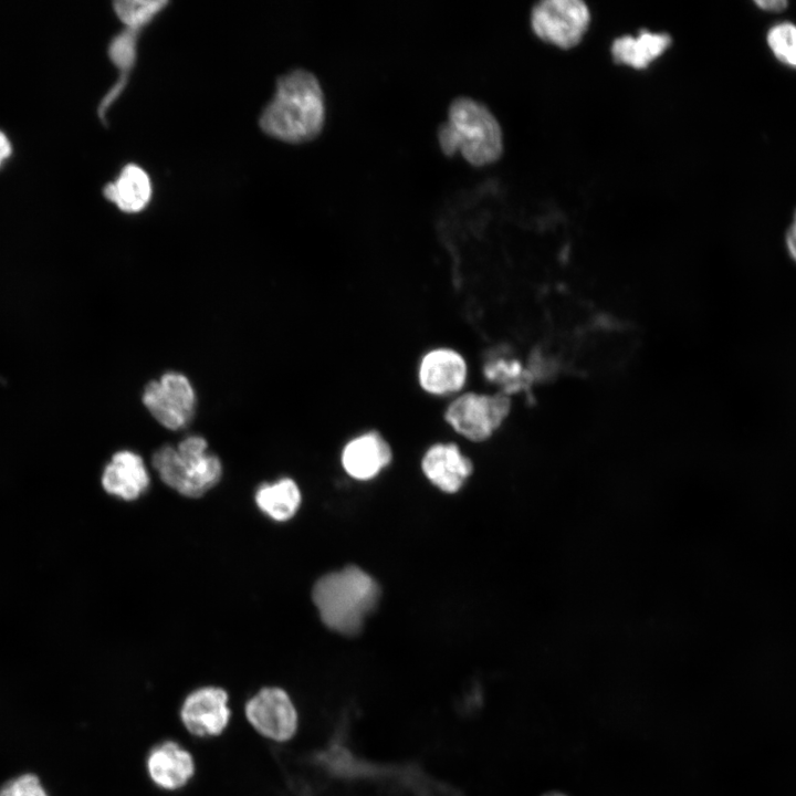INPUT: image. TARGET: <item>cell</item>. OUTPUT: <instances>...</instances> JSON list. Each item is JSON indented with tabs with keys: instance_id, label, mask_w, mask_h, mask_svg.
Returning a JSON list of instances; mask_svg holds the SVG:
<instances>
[{
	"instance_id": "cell-1",
	"label": "cell",
	"mask_w": 796,
	"mask_h": 796,
	"mask_svg": "<svg viewBox=\"0 0 796 796\" xmlns=\"http://www.w3.org/2000/svg\"><path fill=\"white\" fill-rule=\"evenodd\" d=\"M324 121V94L317 77L307 70L296 69L277 80L259 124L265 134L276 139L302 143L316 136Z\"/></svg>"
},
{
	"instance_id": "cell-2",
	"label": "cell",
	"mask_w": 796,
	"mask_h": 796,
	"mask_svg": "<svg viewBox=\"0 0 796 796\" xmlns=\"http://www.w3.org/2000/svg\"><path fill=\"white\" fill-rule=\"evenodd\" d=\"M380 596L378 584L357 566L329 573L317 580L313 600L323 622L334 631L358 633Z\"/></svg>"
},
{
	"instance_id": "cell-3",
	"label": "cell",
	"mask_w": 796,
	"mask_h": 796,
	"mask_svg": "<svg viewBox=\"0 0 796 796\" xmlns=\"http://www.w3.org/2000/svg\"><path fill=\"white\" fill-rule=\"evenodd\" d=\"M442 150H461L473 165L495 161L503 149L502 130L492 112L481 102L459 96L449 106L448 121L438 129Z\"/></svg>"
},
{
	"instance_id": "cell-4",
	"label": "cell",
	"mask_w": 796,
	"mask_h": 796,
	"mask_svg": "<svg viewBox=\"0 0 796 796\" xmlns=\"http://www.w3.org/2000/svg\"><path fill=\"white\" fill-rule=\"evenodd\" d=\"M151 463L165 484L182 495L198 498L214 486L222 474L220 459L208 452L201 436H188L177 447L159 448Z\"/></svg>"
},
{
	"instance_id": "cell-5",
	"label": "cell",
	"mask_w": 796,
	"mask_h": 796,
	"mask_svg": "<svg viewBox=\"0 0 796 796\" xmlns=\"http://www.w3.org/2000/svg\"><path fill=\"white\" fill-rule=\"evenodd\" d=\"M510 410V397L500 391L465 392L451 401L444 419L459 434L480 442L489 439L502 426Z\"/></svg>"
},
{
	"instance_id": "cell-6",
	"label": "cell",
	"mask_w": 796,
	"mask_h": 796,
	"mask_svg": "<svg viewBox=\"0 0 796 796\" xmlns=\"http://www.w3.org/2000/svg\"><path fill=\"white\" fill-rule=\"evenodd\" d=\"M142 400L159 425L176 431L192 420L197 397L184 374L167 371L145 386Z\"/></svg>"
},
{
	"instance_id": "cell-7",
	"label": "cell",
	"mask_w": 796,
	"mask_h": 796,
	"mask_svg": "<svg viewBox=\"0 0 796 796\" xmlns=\"http://www.w3.org/2000/svg\"><path fill=\"white\" fill-rule=\"evenodd\" d=\"M590 20L587 6L579 0H545L531 14L535 34L543 41L563 49L577 45Z\"/></svg>"
},
{
	"instance_id": "cell-8",
	"label": "cell",
	"mask_w": 796,
	"mask_h": 796,
	"mask_svg": "<svg viewBox=\"0 0 796 796\" xmlns=\"http://www.w3.org/2000/svg\"><path fill=\"white\" fill-rule=\"evenodd\" d=\"M244 712L254 730L272 741H289L297 730V711L281 688H262L247 701Z\"/></svg>"
},
{
	"instance_id": "cell-9",
	"label": "cell",
	"mask_w": 796,
	"mask_h": 796,
	"mask_svg": "<svg viewBox=\"0 0 796 796\" xmlns=\"http://www.w3.org/2000/svg\"><path fill=\"white\" fill-rule=\"evenodd\" d=\"M179 715L184 726L192 735L218 736L230 722L229 695L219 687L198 688L184 699Z\"/></svg>"
},
{
	"instance_id": "cell-10",
	"label": "cell",
	"mask_w": 796,
	"mask_h": 796,
	"mask_svg": "<svg viewBox=\"0 0 796 796\" xmlns=\"http://www.w3.org/2000/svg\"><path fill=\"white\" fill-rule=\"evenodd\" d=\"M468 366L460 353L447 347L431 349L420 360L418 380L434 396L458 392L467 381Z\"/></svg>"
},
{
	"instance_id": "cell-11",
	"label": "cell",
	"mask_w": 796,
	"mask_h": 796,
	"mask_svg": "<svg viewBox=\"0 0 796 796\" xmlns=\"http://www.w3.org/2000/svg\"><path fill=\"white\" fill-rule=\"evenodd\" d=\"M146 771L157 787L177 790L193 777L196 765L191 753L180 743L166 740L154 745L148 752Z\"/></svg>"
},
{
	"instance_id": "cell-12",
	"label": "cell",
	"mask_w": 796,
	"mask_h": 796,
	"mask_svg": "<svg viewBox=\"0 0 796 796\" xmlns=\"http://www.w3.org/2000/svg\"><path fill=\"white\" fill-rule=\"evenodd\" d=\"M102 485L107 493L126 501L140 496L149 485L143 458L129 450L115 452L103 471Z\"/></svg>"
},
{
	"instance_id": "cell-13",
	"label": "cell",
	"mask_w": 796,
	"mask_h": 796,
	"mask_svg": "<svg viewBox=\"0 0 796 796\" xmlns=\"http://www.w3.org/2000/svg\"><path fill=\"white\" fill-rule=\"evenodd\" d=\"M426 476L444 492H457L472 473L473 465L453 443H437L430 447L423 459Z\"/></svg>"
},
{
	"instance_id": "cell-14",
	"label": "cell",
	"mask_w": 796,
	"mask_h": 796,
	"mask_svg": "<svg viewBox=\"0 0 796 796\" xmlns=\"http://www.w3.org/2000/svg\"><path fill=\"white\" fill-rule=\"evenodd\" d=\"M391 460L388 442L375 431L352 439L343 449L342 464L345 471L357 480L377 475Z\"/></svg>"
},
{
	"instance_id": "cell-15",
	"label": "cell",
	"mask_w": 796,
	"mask_h": 796,
	"mask_svg": "<svg viewBox=\"0 0 796 796\" xmlns=\"http://www.w3.org/2000/svg\"><path fill=\"white\" fill-rule=\"evenodd\" d=\"M151 190L148 174L142 167L128 164L113 182L105 185L103 195L123 212L136 213L147 207Z\"/></svg>"
},
{
	"instance_id": "cell-16",
	"label": "cell",
	"mask_w": 796,
	"mask_h": 796,
	"mask_svg": "<svg viewBox=\"0 0 796 796\" xmlns=\"http://www.w3.org/2000/svg\"><path fill=\"white\" fill-rule=\"evenodd\" d=\"M671 43L666 33L642 31L637 38H618L611 45L614 60L633 69H646L660 56Z\"/></svg>"
},
{
	"instance_id": "cell-17",
	"label": "cell",
	"mask_w": 796,
	"mask_h": 796,
	"mask_svg": "<svg viewBox=\"0 0 796 796\" xmlns=\"http://www.w3.org/2000/svg\"><path fill=\"white\" fill-rule=\"evenodd\" d=\"M258 507L272 520H290L301 503V492L297 484L289 478L280 479L274 483L262 484L255 493Z\"/></svg>"
},
{
	"instance_id": "cell-18",
	"label": "cell",
	"mask_w": 796,
	"mask_h": 796,
	"mask_svg": "<svg viewBox=\"0 0 796 796\" xmlns=\"http://www.w3.org/2000/svg\"><path fill=\"white\" fill-rule=\"evenodd\" d=\"M483 374L489 381L499 386L500 392L510 397L525 389L532 379V371L519 359L494 356L485 362Z\"/></svg>"
},
{
	"instance_id": "cell-19",
	"label": "cell",
	"mask_w": 796,
	"mask_h": 796,
	"mask_svg": "<svg viewBox=\"0 0 796 796\" xmlns=\"http://www.w3.org/2000/svg\"><path fill=\"white\" fill-rule=\"evenodd\" d=\"M138 33V30L126 28L113 38L108 46V56L121 71V77L116 83L123 87L136 61Z\"/></svg>"
},
{
	"instance_id": "cell-20",
	"label": "cell",
	"mask_w": 796,
	"mask_h": 796,
	"mask_svg": "<svg viewBox=\"0 0 796 796\" xmlns=\"http://www.w3.org/2000/svg\"><path fill=\"white\" fill-rule=\"evenodd\" d=\"M167 4L166 1H116L114 11L126 28L140 31Z\"/></svg>"
},
{
	"instance_id": "cell-21",
	"label": "cell",
	"mask_w": 796,
	"mask_h": 796,
	"mask_svg": "<svg viewBox=\"0 0 796 796\" xmlns=\"http://www.w3.org/2000/svg\"><path fill=\"white\" fill-rule=\"evenodd\" d=\"M767 43L774 55L784 64L796 67V25L781 22L767 33Z\"/></svg>"
},
{
	"instance_id": "cell-22",
	"label": "cell",
	"mask_w": 796,
	"mask_h": 796,
	"mask_svg": "<svg viewBox=\"0 0 796 796\" xmlns=\"http://www.w3.org/2000/svg\"><path fill=\"white\" fill-rule=\"evenodd\" d=\"M0 796H48V794L38 776L23 774L8 781L0 788Z\"/></svg>"
},
{
	"instance_id": "cell-23",
	"label": "cell",
	"mask_w": 796,
	"mask_h": 796,
	"mask_svg": "<svg viewBox=\"0 0 796 796\" xmlns=\"http://www.w3.org/2000/svg\"><path fill=\"white\" fill-rule=\"evenodd\" d=\"M13 147L8 135L0 129V168H2L11 158Z\"/></svg>"
},
{
	"instance_id": "cell-24",
	"label": "cell",
	"mask_w": 796,
	"mask_h": 796,
	"mask_svg": "<svg viewBox=\"0 0 796 796\" xmlns=\"http://www.w3.org/2000/svg\"><path fill=\"white\" fill-rule=\"evenodd\" d=\"M786 245L789 255L796 262V211L794 213L793 222L786 232Z\"/></svg>"
},
{
	"instance_id": "cell-25",
	"label": "cell",
	"mask_w": 796,
	"mask_h": 796,
	"mask_svg": "<svg viewBox=\"0 0 796 796\" xmlns=\"http://www.w3.org/2000/svg\"><path fill=\"white\" fill-rule=\"evenodd\" d=\"M755 4L761 9L769 12H779L787 7V2L784 0H758Z\"/></svg>"
},
{
	"instance_id": "cell-26",
	"label": "cell",
	"mask_w": 796,
	"mask_h": 796,
	"mask_svg": "<svg viewBox=\"0 0 796 796\" xmlns=\"http://www.w3.org/2000/svg\"><path fill=\"white\" fill-rule=\"evenodd\" d=\"M542 796H566L565 794L558 793V792H549Z\"/></svg>"
}]
</instances>
